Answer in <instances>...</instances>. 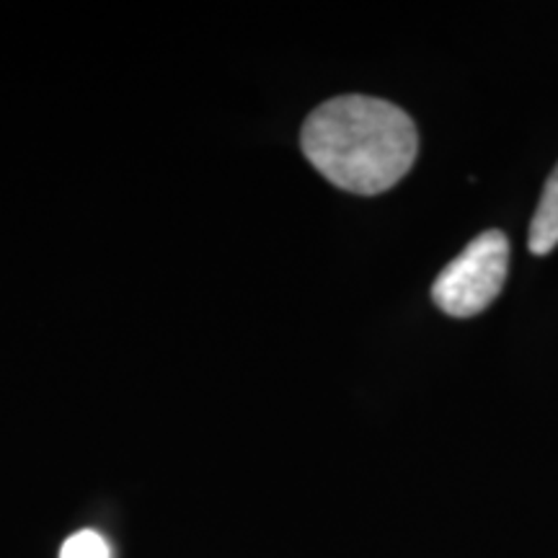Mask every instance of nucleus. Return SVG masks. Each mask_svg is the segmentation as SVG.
Here are the masks:
<instances>
[{
    "label": "nucleus",
    "instance_id": "obj_1",
    "mask_svg": "<svg viewBox=\"0 0 558 558\" xmlns=\"http://www.w3.org/2000/svg\"><path fill=\"white\" fill-rule=\"evenodd\" d=\"M305 158L331 184L354 194H380L407 177L418 137L407 111L373 96H339L308 117Z\"/></svg>",
    "mask_w": 558,
    "mask_h": 558
},
{
    "label": "nucleus",
    "instance_id": "obj_2",
    "mask_svg": "<svg viewBox=\"0 0 558 558\" xmlns=\"http://www.w3.org/2000/svg\"><path fill=\"white\" fill-rule=\"evenodd\" d=\"M509 241L501 230H486L439 271L432 300L452 318H471L486 311L505 288Z\"/></svg>",
    "mask_w": 558,
    "mask_h": 558
},
{
    "label": "nucleus",
    "instance_id": "obj_3",
    "mask_svg": "<svg viewBox=\"0 0 558 558\" xmlns=\"http://www.w3.org/2000/svg\"><path fill=\"white\" fill-rule=\"evenodd\" d=\"M558 246V166L543 186L541 205L535 209V218L530 222L527 248L535 256H546Z\"/></svg>",
    "mask_w": 558,
    "mask_h": 558
},
{
    "label": "nucleus",
    "instance_id": "obj_4",
    "mask_svg": "<svg viewBox=\"0 0 558 558\" xmlns=\"http://www.w3.org/2000/svg\"><path fill=\"white\" fill-rule=\"evenodd\" d=\"M60 558H111V550L96 530H81L62 543Z\"/></svg>",
    "mask_w": 558,
    "mask_h": 558
}]
</instances>
